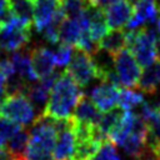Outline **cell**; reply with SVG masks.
<instances>
[{"label":"cell","instance_id":"6da1fadb","mask_svg":"<svg viewBox=\"0 0 160 160\" xmlns=\"http://www.w3.org/2000/svg\"><path fill=\"white\" fill-rule=\"evenodd\" d=\"M82 96L84 94L80 90V86L65 70L64 72H60V76L55 81L42 115L52 120L70 119Z\"/></svg>","mask_w":160,"mask_h":160},{"label":"cell","instance_id":"7a4b0ae2","mask_svg":"<svg viewBox=\"0 0 160 160\" xmlns=\"http://www.w3.org/2000/svg\"><path fill=\"white\" fill-rule=\"evenodd\" d=\"M56 139L58 129L55 120L40 114L29 131L24 160H54Z\"/></svg>","mask_w":160,"mask_h":160},{"label":"cell","instance_id":"3957f363","mask_svg":"<svg viewBox=\"0 0 160 160\" xmlns=\"http://www.w3.org/2000/svg\"><path fill=\"white\" fill-rule=\"evenodd\" d=\"M126 49L136 59L140 68H148L159 59L158 35L152 28L126 31Z\"/></svg>","mask_w":160,"mask_h":160},{"label":"cell","instance_id":"277c9868","mask_svg":"<svg viewBox=\"0 0 160 160\" xmlns=\"http://www.w3.org/2000/svg\"><path fill=\"white\" fill-rule=\"evenodd\" d=\"M39 116L34 105L24 91L6 95L0 101V118L26 126L32 124Z\"/></svg>","mask_w":160,"mask_h":160},{"label":"cell","instance_id":"5b68a950","mask_svg":"<svg viewBox=\"0 0 160 160\" xmlns=\"http://www.w3.org/2000/svg\"><path fill=\"white\" fill-rule=\"evenodd\" d=\"M31 22L16 18L12 12L2 21L0 29V48L6 52H15L28 45L31 38Z\"/></svg>","mask_w":160,"mask_h":160},{"label":"cell","instance_id":"8992f818","mask_svg":"<svg viewBox=\"0 0 160 160\" xmlns=\"http://www.w3.org/2000/svg\"><path fill=\"white\" fill-rule=\"evenodd\" d=\"M66 72L80 88L89 85V82L94 79H99V71L92 55L76 48L74 49L71 61L66 68Z\"/></svg>","mask_w":160,"mask_h":160},{"label":"cell","instance_id":"52a82bcc","mask_svg":"<svg viewBox=\"0 0 160 160\" xmlns=\"http://www.w3.org/2000/svg\"><path fill=\"white\" fill-rule=\"evenodd\" d=\"M114 58V70L120 86L132 89L136 88L138 81L141 75L140 65L138 64L134 55L129 49H122L112 55Z\"/></svg>","mask_w":160,"mask_h":160},{"label":"cell","instance_id":"ba28073f","mask_svg":"<svg viewBox=\"0 0 160 160\" xmlns=\"http://www.w3.org/2000/svg\"><path fill=\"white\" fill-rule=\"evenodd\" d=\"M120 86L111 81H101L99 85L91 89L90 100L101 111H109L118 106L120 96Z\"/></svg>","mask_w":160,"mask_h":160},{"label":"cell","instance_id":"9c48e42d","mask_svg":"<svg viewBox=\"0 0 160 160\" xmlns=\"http://www.w3.org/2000/svg\"><path fill=\"white\" fill-rule=\"evenodd\" d=\"M135 6L129 0H115L104 9L105 19L111 30L122 29L134 15Z\"/></svg>","mask_w":160,"mask_h":160},{"label":"cell","instance_id":"30bf717a","mask_svg":"<svg viewBox=\"0 0 160 160\" xmlns=\"http://www.w3.org/2000/svg\"><path fill=\"white\" fill-rule=\"evenodd\" d=\"M159 12L158 0H139L135 4L134 15L126 25L128 31L140 29L146 24H154L159 19Z\"/></svg>","mask_w":160,"mask_h":160},{"label":"cell","instance_id":"8fae6325","mask_svg":"<svg viewBox=\"0 0 160 160\" xmlns=\"http://www.w3.org/2000/svg\"><path fill=\"white\" fill-rule=\"evenodd\" d=\"M31 64L34 71L39 79H42L51 72H54L55 68V58L54 52L44 46H38L30 51Z\"/></svg>","mask_w":160,"mask_h":160},{"label":"cell","instance_id":"7c38bea8","mask_svg":"<svg viewBox=\"0 0 160 160\" xmlns=\"http://www.w3.org/2000/svg\"><path fill=\"white\" fill-rule=\"evenodd\" d=\"M11 64L14 66L15 74L28 85L35 82L36 80H39V78L36 76L32 64H31V58H30V51L29 50H19L11 54L10 56Z\"/></svg>","mask_w":160,"mask_h":160},{"label":"cell","instance_id":"4fadbf2b","mask_svg":"<svg viewBox=\"0 0 160 160\" xmlns=\"http://www.w3.org/2000/svg\"><path fill=\"white\" fill-rule=\"evenodd\" d=\"M71 118L75 122L98 126L99 120L101 118V111L94 105V102L90 100V98H88L84 94V96L79 100Z\"/></svg>","mask_w":160,"mask_h":160},{"label":"cell","instance_id":"5bb4252c","mask_svg":"<svg viewBox=\"0 0 160 160\" xmlns=\"http://www.w3.org/2000/svg\"><path fill=\"white\" fill-rule=\"evenodd\" d=\"M60 0H35L34 1V15L32 25L38 31H42L46 25L51 21L56 9L59 8Z\"/></svg>","mask_w":160,"mask_h":160},{"label":"cell","instance_id":"9a60e30c","mask_svg":"<svg viewBox=\"0 0 160 160\" xmlns=\"http://www.w3.org/2000/svg\"><path fill=\"white\" fill-rule=\"evenodd\" d=\"M88 15H89L88 32L90 38L99 44V41L109 32V29H110L105 19L104 10L94 6H88Z\"/></svg>","mask_w":160,"mask_h":160},{"label":"cell","instance_id":"2e32d148","mask_svg":"<svg viewBox=\"0 0 160 160\" xmlns=\"http://www.w3.org/2000/svg\"><path fill=\"white\" fill-rule=\"evenodd\" d=\"M136 88L145 94H154L160 88V59L142 70Z\"/></svg>","mask_w":160,"mask_h":160},{"label":"cell","instance_id":"e0dca14e","mask_svg":"<svg viewBox=\"0 0 160 160\" xmlns=\"http://www.w3.org/2000/svg\"><path fill=\"white\" fill-rule=\"evenodd\" d=\"M126 48V32L122 29H115L109 31L100 41L99 49L114 55L118 51Z\"/></svg>","mask_w":160,"mask_h":160},{"label":"cell","instance_id":"ac0fdd59","mask_svg":"<svg viewBox=\"0 0 160 160\" xmlns=\"http://www.w3.org/2000/svg\"><path fill=\"white\" fill-rule=\"evenodd\" d=\"M124 114H125V110H122L118 105L114 109H111L109 111H105L101 115V118L99 120V124H98V130L100 131V134L105 139H108L109 134L119 125V122L121 121Z\"/></svg>","mask_w":160,"mask_h":160},{"label":"cell","instance_id":"d6986e66","mask_svg":"<svg viewBox=\"0 0 160 160\" xmlns=\"http://www.w3.org/2000/svg\"><path fill=\"white\" fill-rule=\"evenodd\" d=\"M144 102V96L142 94L134 91L128 88H121L120 89V96H119V102L118 105L125 110V111H132L134 109H138L141 104Z\"/></svg>","mask_w":160,"mask_h":160},{"label":"cell","instance_id":"ffe728a7","mask_svg":"<svg viewBox=\"0 0 160 160\" xmlns=\"http://www.w3.org/2000/svg\"><path fill=\"white\" fill-rule=\"evenodd\" d=\"M28 141H29V131L22 128L14 136H11L6 141V148L15 156H18L20 159H24V154H25V150H26V146H28Z\"/></svg>","mask_w":160,"mask_h":160},{"label":"cell","instance_id":"44dd1931","mask_svg":"<svg viewBox=\"0 0 160 160\" xmlns=\"http://www.w3.org/2000/svg\"><path fill=\"white\" fill-rule=\"evenodd\" d=\"M11 12L16 18L32 24L34 1H31V0H12L11 1Z\"/></svg>","mask_w":160,"mask_h":160},{"label":"cell","instance_id":"7402d4cb","mask_svg":"<svg viewBox=\"0 0 160 160\" xmlns=\"http://www.w3.org/2000/svg\"><path fill=\"white\" fill-rule=\"evenodd\" d=\"M59 4L68 19H78L89 6L86 0H60Z\"/></svg>","mask_w":160,"mask_h":160},{"label":"cell","instance_id":"603a6c76","mask_svg":"<svg viewBox=\"0 0 160 160\" xmlns=\"http://www.w3.org/2000/svg\"><path fill=\"white\" fill-rule=\"evenodd\" d=\"M89 160H120V156L116 151L115 144L106 139L101 142L98 151Z\"/></svg>","mask_w":160,"mask_h":160},{"label":"cell","instance_id":"cb8c5ba5","mask_svg":"<svg viewBox=\"0 0 160 160\" xmlns=\"http://www.w3.org/2000/svg\"><path fill=\"white\" fill-rule=\"evenodd\" d=\"M74 46L70 45H65L61 44L56 51L54 52V58H55V65L59 68H65L70 64L71 58H72V52H74Z\"/></svg>","mask_w":160,"mask_h":160},{"label":"cell","instance_id":"d4e9b609","mask_svg":"<svg viewBox=\"0 0 160 160\" xmlns=\"http://www.w3.org/2000/svg\"><path fill=\"white\" fill-rule=\"evenodd\" d=\"M148 148L154 152L160 151V119L149 125Z\"/></svg>","mask_w":160,"mask_h":160},{"label":"cell","instance_id":"484cf974","mask_svg":"<svg viewBox=\"0 0 160 160\" xmlns=\"http://www.w3.org/2000/svg\"><path fill=\"white\" fill-rule=\"evenodd\" d=\"M11 14V0H0V19L4 21Z\"/></svg>","mask_w":160,"mask_h":160},{"label":"cell","instance_id":"4316f807","mask_svg":"<svg viewBox=\"0 0 160 160\" xmlns=\"http://www.w3.org/2000/svg\"><path fill=\"white\" fill-rule=\"evenodd\" d=\"M0 160H24L15 156L6 146H0Z\"/></svg>","mask_w":160,"mask_h":160},{"label":"cell","instance_id":"83f0119b","mask_svg":"<svg viewBox=\"0 0 160 160\" xmlns=\"http://www.w3.org/2000/svg\"><path fill=\"white\" fill-rule=\"evenodd\" d=\"M89 6H94V8H99V9H105L106 6H109L111 2H114L115 0H86Z\"/></svg>","mask_w":160,"mask_h":160},{"label":"cell","instance_id":"f1b7e54d","mask_svg":"<svg viewBox=\"0 0 160 160\" xmlns=\"http://www.w3.org/2000/svg\"><path fill=\"white\" fill-rule=\"evenodd\" d=\"M156 26H158V32H159V38H158V44L160 45V18L158 19V24H156Z\"/></svg>","mask_w":160,"mask_h":160},{"label":"cell","instance_id":"f546056e","mask_svg":"<svg viewBox=\"0 0 160 160\" xmlns=\"http://www.w3.org/2000/svg\"><path fill=\"white\" fill-rule=\"evenodd\" d=\"M6 144V140H5V138L2 136V134L0 132V146H4Z\"/></svg>","mask_w":160,"mask_h":160},{"label":"cell","instance_id":"4dcf8cb0","mask_svg":"<svg viewBox=\"0 0 160 160\" xmlns=\"http://www.w3.org/2000/svg\"><path fill=\"white\" fill-rule=\"evenodd\" d=\"M1 26H2V21H1V19H0V29H1Z\"/></svg>","mask_w":160,"mask_h":160},{"label":"cell","instance_id":"1f68e13d","mask_svg":"<svg viewBox=\"0 0 160 160\" xmlns=\"http://www.w3.org/2000/svg\"><path fill=\"white\" fill-rule=\"evenodd\" d=\"M156 154H158V155H159V158H160V151H158V152H156Z\"/></svg>","mask_w":160,"mask_h":160},{"label":"cell","instance_id":"d6a6232c","mask_svg":"<svg viewBox=\"0 0 160 160\" xmlns=\"http://www.w3.org/2000/svg\"><path fill=\"white\" fill-rule=\"evenodd\" d=\"M158 5H160V0H158Z\"/></svg>","mask_w":160,"mask_h":160}]
</instances>
